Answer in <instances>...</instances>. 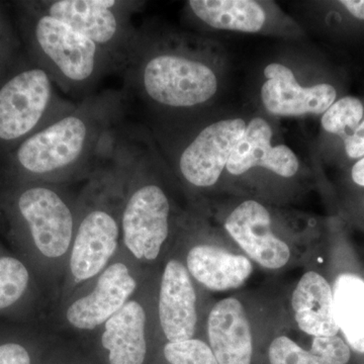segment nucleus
I'll return each instance as SVG.
<instances>
[{
  "mask_svg": "<svg viewBox=\"0 0 364 364\" xmlns=\"http://www.w3.org/2000/svg\"><path fill=\"white\" fill-rule=\"evenodd\" d=\"M119 227L116 218L104 208L86 213L79 224L70 258L72 274L77 282L97 274L114 255Z\"/></svg>",
  "mask_w": 364,
  "mask_h": 364,
  "instance_id": "obj_11",
  "label": "nucleus"
},
{
  "mask_svg": "<svg viewBox=\"0 0 364 364\" xmlns=\"http://www.w3.org/2000/svg\"><path fill=\"white\" fill-rule=\"evenodd\" d=\"M338 4L353 18L364 21V0H341Z\"/></svg>",
  "mask_w": 364,
  "mask_h": 364,
  "instance_id": "obj_27",
  "label": "nucleus"
},
{
  "mask_svg": "<svg viewBox=\"0 0 364 364\" xmlns=\"http://www.w3.org/2000/svg\"><path fill=\"white\" fill-rule=\"evenodd\" d=\"M159 318L168 342L186 341L195 336L198 322L195 287L181 261L170 260L163 272Z\"/></svg>",
  "mask_w": 364,
  "mask_h": 364,
  "instance_id": "obj_12",
  "label": "nucleus"
},
{
  "mask_svg": "<svg viewBox=\"0 0 364 364\" xmlns=\"http://www.w3.org/2000/svg\"><path fill=\"white\" fill-rule=\"evenodd\" d=\"M224 228L249 259L261 267L280 269L291 259L289 246L272 231L269 210L257 200L236 205L227 215Z\"/></svg>",
  "mask_w": 364,
  "mask_h": 364,
  "instance_id": "obj_9",
  "label": "nucleus"
},
{
  "mask_svg": "<svg viewBox=\"0 0 364 364\" xmlns=\"http://www.w3.org/2000/svg\"><path fill=\"white\" fill-rule=\"evenodd\" d=\"M291 309L299 329L313 338L338 334L332 287L318 272H306L299 280L291 294Z\"/></svg>",
  "mask_w": 364,
  "mask_h": 364,
  "instance_id": "obj_16",
  "label": "nucleus"
},
{
  "mask_svg": "<svg viewBox=\"0 0 364 364\" xmlns=\"http://www.w3.org/2000/svg\"><path fill=\"white\" fill-rule=\"evenodd\" d=\"M54 81L39 65L23 69L0 87V142H16L73 111Z\"/></svg>",
  "mask_w": 364,
  "mask_h": 364,
  "instance_id": "obj_5",
  "label": "nucleus"
},
{
  "mask_svg": "<svg viewBox=\"0 0 364 364\" xmlns=\"http://www.w3.org/2000/svg\"><path fill=\"white\" fill-rule=\"evenodd\" d=\"M268 358L270 364H322L313 348L306 350L287 336L273 339Z\"/></svg>",
  "mask_w": 364,
  "mask_h": 364,
  "instance_id": "obj_23",
  "label": "nucleus"
},
{
  "mask_svg": "<svg viewBox=\"0 0 364 364\" xmlns=\"http://www.w3.org/2000/svg\"><path fill=\"white\" fill-rule=\"evenodd\" d=\"M351 178L354 183L364 188V157L354 163L351 169Z\"/></svg>",
  "mask_w": 364,
  "mask_h": 364,
  "instance_id": "obj_28",
  "label": "nucleus"
},
{
  "mask_svg": "<svg viewBox=\"0 0 364 364\" xmlns=\"http://www.w3.org/2000/svg\"><path fill=\"white\" fill-rule=\"evenodd\" d=\"M208 336L219 364L252 363V331L239 299H223L213 306L208 318Z\"/></svg>",
  "mask_w": 364,
  "mask_h": 364,
  "instance_id": "obj_13",
  "label": "nucleus"
},
{
  "mask_svg": "<svg viewBox=\"0 0 364 364\" xmlns=\"http://www.w3.org/2000/svg\"><path fill=\"white\" fill-rule=\"evenodd\" d=\"M128 109L123 90L93 93L23 141L14 159L23 171L36 176L93 170L116 143Z\"/></svg>",
  "mask_w": 364,
  "mask_h": 364,
  "instance_id": "obj_2",
  "label": "nucleus"
},
{
  "mask_svg": "<svg viewBox=\"0 0 364 364\" xmlns=\"http://www.w3.org/2000/svg\"><path fill=\"white\" fill-rule=\"evenodd\" d=\"M146 314L135 301L105 322L102 342L109 351L111 364H143L147 345L145 338Z\"/></svg>",
  "mask_w": 364,
  "mask_h": 364,
  "instance_id": "obj_18",
  "label": "nucleus"
},
{
  "mask_svg": "<svg viewBox=\"0 0 364 364\" xmlns=\"http://www.w3.org/2000/svg\"><path fill=\"white\" fill-rule=\"evenodd\" d=\"M246 126L247 122L242 117L217 119L182 138L173 155L181 178L198 189L215 186Z\"/></svg>",
  "mask_w": 364,
  "mask_h": 364,
  "instance_id": "obj_6",
  "label": "nucleus"
},
{
  "mask_svg": "<svg viewBox=\"0 0 364 364\" xmlns=\"http://www.w3.org/2000/svg\"><path fill=\"white\" fill-rule=\"evenodd\" d=\"M136 287L126 265L112 264L100 275L92 293L69 306L67 320L78 329H95L123 308Z\"/></svg>",
  "mask_w": 364,
  "mask_h": 364,
  "instance_id": "obj_14",
  "label": "nucleus"
},
{
  "mask_svg": "<svg viewBox=\"0 0 364 364\" xmlns=\"http://www.w3.org/2000/svg\"><path fill=\"white\" fill-rule=\"evenodd\" d=\"M0 364H31V358L21 345L4 344L0 346Z\"/></svg>",
  "mask_w": 364,
  "mask_h": 364,
  "instance_id": "obj_26",
  "label": "nucleus"
},
{
  "mask_svg": "<svg viewBox=\"0 0 364 364\" xmlns=\"http://www.w3.org/2000/svg\"><path fill=\"white\" fill-rule=\"evenodd\" d=\"M33 6L53 18L68 23L92 41L112 59L122 73L130 58L139 28L133 25L134 14L145 2L136 0H49Z\"/></svg>",
  "mask_w": 364,
  "mask_h": 364,
  "instance_id": "obj_4",
  "label": "nucleus"
},
{
  "mask_svg": "<svg viewBox=\"0 0 364 364\" xmlns=\"http://www.w3.org/2000/svg\"><path fill=\"white\" fill-rule=\"evenodd\" d=\"M364 117V105L359 98L347 95L337 100L322 114L323 130L344 138L355 130Z\"/></svg>",
  "mask_w": 364,
  "mask_h": 364,
  "instance_id": "obj_20",
  "label": "nucleus"
},
{
  "mask_svg": "<svg viewBox=\"0 0 364 364\" xmlns=\"http://www.w3.org/2000/svg\"><path fill=\"white\" fill-rule=\"evenodd\" d=\"M164 356L170 364H219L210 347L198 339L168 342Z\"/></svg>",
  "mask_w": 364,
  "mask_h": 364,
  "instance_id": "obj_22",
  "label": "nucleus"
},
{
  "mask_svg": "<svg viewBox=\"0 0 364 364\" xmlns=\"http://www.w3.org/2000/svg\"><path fill=\"white\" fill-rule=\"evenodd\" d=\"M273 135L272 124L264 117L251 119L228 162V173L241 176L263 168L284 178L296 176L301 167L299 157L284 144L273 146Z\"/></svg>",
  "mask_w": 364,
  "mask_h": 364,
  "instance_id": "obj_10",
  "label": "nucleus"
},
{
  "mask_svg": "<svg viewBox=\"0 0 364 364\" xmlns=\"http://www.w3.org/2000/svg\"><path fill=\"white\" fill-rule=\"evenodd\" d=\"M332 291L339 331L349 347L364 354V279L354 273H342Z\"/></svg>",
  "mask_w": 364,
  "mask_h": 364,
  "instance_id": "obj_19",
  "label": "nucleus"
},
{
  "mask_svg": "<svg viewBox=\"0 0 364 364\" xmlns=\"http://www.w3.org/2000/svg\"><path fill=\"white\" fill-rule=\"evenodd\" d=\"M188 272L200 284L215 291L238 289L253 272L247 256L234 254L208 244L196 245L186 258Z\"/></svg>",
  "mask_w": 364,
  "mask_h": 364,
  "instance_id": "obj_17",
  "label": "nucleus"
},
{
  "mask_svg": "<svg viewBox=\"0 0 364 364\" xmlns=\"http://www.w3.org/2000/svg\"><path fill=\"white\" fill-rule=\"evenodd\" d=\"M33 13L31 37L39 66L62 92L83 100L102 78L117 72L112 59L85 35L37 7Z\"/></svg>",
  "mask_w": 364,
  "mask_h": 364,
  "instance_id": "obj_3",
  "label": "nucleus"
},
{
  "mask_svg": "<svg viewBox=\"0 0 364 364\" xmlns=\"http://www.w3.org/2000/svg\"><path fill=\"white\" fill-rule=\"evenodd\" d=\"M260 100L273 117H296L323 114L337 100V90L330 83L303 85L296 80L293 69L272 62L263 70Z\"/></svg>",
  "mask_w": 364,
  "mask_h": 364,
  "instance_id": "obj_8",
  "label": "nucleus"
},
{
  "mask_svg": "<svg viewBox=\"0 0 364 364\" xmlns=\"http://www.w3.org/2000/svg\"><path fill=\"white\" fill-rule=\"evenodd\" d=\"M345 152L350 159L358 160L364 157V117L355 130L344 136Z\"/></svg>",
  "mask_w": 364,
  "mask_h": 364,
  "instance_id": "obj_25",
  "label": "nucleus"
},
{
  "mask_svg": "<svg viewBox=\"0 0 364 364\" xmlns=\"http://www.w3.org/2000/svg\"><path fill=\"white\" fill-rule=\"evenodd\" d=\"M18 208L42 254L56 258L66 253L73 235V213L56 189L44 186L26 189Z\"/></svg>",
  "mask_w": 364,
  "mask_h": 364,
  "instance_id": "obj_7",
  "label": "nucleus"
},
{
  "mask_svg": "<svg viewBox=\"0 0 364 364\" xmlns=\"http://www.w3.org/2000/svg\"><path fill=\"white\" fill-rule=\"evenodd\" d=\"M186 14L210 30L259 33L270 23L267 6L256 0H189Z\"/></svg>",
  "mask_w": 364,
  "mask_h": 364,
  "instance_id": "obj_15",
  "label": "nucleus"
},
{
  "mask_svg": "<svg viewBox=\"0 0 364 364\" xmlns=\"http://www.w3.org/2000/svg\"><path fill=\"white\" fill-rule=\"evenodd\" d=\"M196 36L146 26L122 75L128 102H140L158 119H191L215 100L221 86L217 56Z\"/></svg>",
  "mask_w": 364,
  "mask_h": 364,
  "instance_id": "obj_1",
  "label": "nucleus"
},
{
  "mask_svg": "<svg viewBox=\"0 0 364 364\" xmlns=\"http://www.w3.org/2000/svg\"><path fill=\"white\" fill-rule=\"evenodd\" d=\"M313 348L322 364H346L350 360V347L341 337H314Z\"/></svg>",
  "mask_w": 364,
  "mask_h": 364,
  "instance_id": "obj_24",
  "label": "nucleus"
},
{
  "mask_svg": "<svg viewBox=\"0 0 364 364\" xmlns=\"http://www.w3.org/2000/svg\"><path fill=\"white\" fill-rule=\"evenodd\" d=\"M28 284L25 265L13 257L0 258V310L21 298Z\"/></svg>",
  "mask_w": 364,
  "mask_h": 364,
  "instance_id": "obj_21",
  "label": "nucleus"
}]
</instances>
